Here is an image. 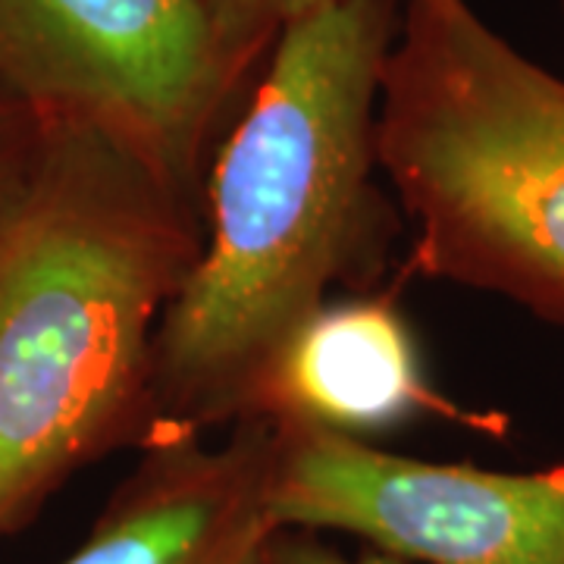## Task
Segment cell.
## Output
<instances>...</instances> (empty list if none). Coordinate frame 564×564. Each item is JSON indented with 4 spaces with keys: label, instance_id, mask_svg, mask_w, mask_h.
<instances>
[{
    "label": "cell",
    "instance_id": "cell-1",
    "mask_svg": "<svg viewBox=\"0 0 564 564\" xmlns=\"http://www.w3.org/2000/svg\"><path fill=\"white\" fill-rule=\"evenodd\" d=\"M404 0H317L267 51L204 180V245L154 336V440L239 421L245 395L339 282L373 270L377 120Z\"/></svg>",
    "mask_w": 564,
    "mask_h": 564
},
{
    "label": "cell",
    "instance_id": "cell-2",
    "mask_svg": "<svg viewBox=\"0 0 564 564\" xmlns=\"http://www.w3.org/2000/svg\"><path fill=\"white\" fill-rule=\"evenodd\" d=\"M202 245V198L98 129L32 122L0 182V536L151 443L154 336Z\"/></svg>",
    "mask_w": 564,
    "mask_h": 564
},
{
    "label": "cell",
    "instance_id": "cell-3",
    "mask_svg": "<svg viewBox=\"0 0 564 564\" xmlns=\"http://www.w3.org/2000/svg\"><path fill=\"white\" fill-rule=\"evenodd\" d=\"M377 151L414 223L408 273L564 326V79L467 0H404Z\"/></svg>",
    "mask_w": 564,
    "mask_h": 564
},
{
    "label": "cell",
    "instance_id": "cell-4",
    "mask_svg": "<svg viewBox=\"0 0 564 564\" xmlns=\"http://www.w3.org/2000/svg\"><path fill=\"white\" fill-rule=\"evenodd\" d=\"M245 76L198 0H0V101L98 129L202 202Z\"/></svg>",
    "mask_w": 564,
    "mask_h": 564
},
{
    "label": "cell",
    "instance_id": "cell-5",
    "mask_svg": "<svg viewBox=\"0 0 564 564\" xmlns=\"http://www.w3.org/2000/svg\"><path fill=\"white\" fill-rule=\"evenodd\" d=\"M276 530H339L395 562L564 564V464L505 474L273 426Z\"/></svg>",
    "mask_w": 564,
    "mask_h": 564
},
{
    "label": "cell",
    "instance_id": "cell-6",
    "mask_svg": "<svg viewBox=\"0 0 564 564\" xmlns=\"http://www.w3.org/2000/svg\"><path fill=\"white\" fill-rule=\"evenodd\" d=\"M270 464L263 421H236L220 445L202 433L154 440L63 564H254L276 530Z\"/></svg>",
    "mask_w": 564,
    "mask_h": 564
},
{
    "label": "cell",
    "instance_id": "cell-7",
    "mask_svg": "<svg viewBox=\"0 0 564 564\" xmlns=\"http://www.w3.org/2000/svg\"><path fill=\"white\" fill-rule=\"evenodd\" d=\"M421 414L502 430L492 417L467 414L433 389L411 323L383 292L321 304L263 364L239 421L367 440Z\"/></svg>",
    "mask_w": 564,
    "mask_h": 564
},
{
    "label": "cell",
    "instance_id": "cell-8",
    "mask_svg": "<svg viewBox=\"0 0 564 564\" xmlns=\"http://www.w3.org/2000/svg\"><path fill=\"white\" fill-rule=\"evenodd\" d=\"M223 51L251 73L282 29L317 0H198Z\"/></svg>",
    "mask_w": 564,
    "mask_h": 564
},
{
    "label": "cell",
    "instance_id": "cell-9",
    "mask_svg": "<svg viewBox=\"0 0 564 564\" xmlns=\"http://www.w3.org/2000/svg\"><path fill=\"white\" fill-rule=\"evenodd\" d=\"M254 564H404L389 558L383 552L367 555H343L339 549L321 543L307 530H273L261 545Z\"/></svg>",
    "mask_w": 564,
    "mask_h": 564
},
{
    "label": "cell",
    "instance_id": "cell-10",
    "mask_svg": "<svg viewBox=\"0 0 564 564\" xmlns=\"http://www.w3.org/2000/svg\"><path fill=\"white\" fill-rule=\"evenodd\" d=\"M29 132H32V120L0 101V182L10 176L13 163L20 161Z\"/></svg>",
    "mask_w": 564,
    "mask_h": 564
},
{
    "label": "cell",
    "instance_id": "cell-11",
    "mask_svg": "<svg viewBox=\"0 0 564 564\" xmlns=\"http://www.w3.org/2000/svg\"><path fill=\"white\" fill-rule=\"evenodd\" d=\"M562 17H564V0H562Z\"/></svg>",
    "mask_w": 564,
    "mask_h": 564
}]
</instances>
